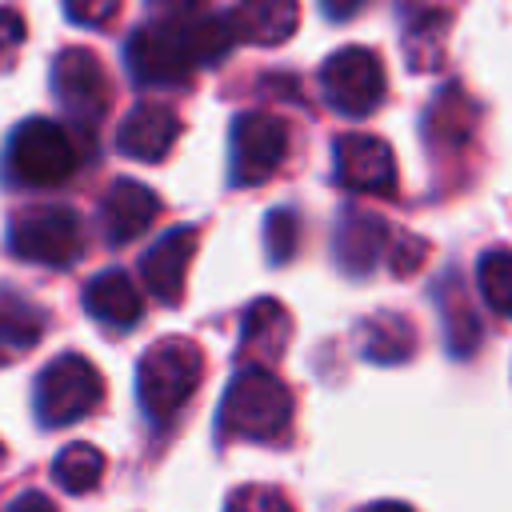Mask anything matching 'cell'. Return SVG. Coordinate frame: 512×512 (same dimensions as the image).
I'll list each match as a JSON object with an SVG mask.
<instances>
[{"label": "cell", "instance_id": "cell-1", "mask_svg": "<svg viewBox=\"0 0 512 512\" xmlns=\"http://www.w3.org/2000/svg\"><path fill=\"white\" fill-rule=\"evenodd\" d=\"M292 424V392L272 368H240L220 400V440H276Z\"/></svg>", "mask_w": 512, "mask_h": 512}, {"label": "cell", "instance_id": "cell-2", "mask_svg": "<svg viewBox=\"0 0 512 512\" xmlns=\"http://www.w3.org/2000/svg\"><path fill=\"white\" fill-rule=\"evenodd\" d=\"M204 380V352L188 336L156 340L136 364V396L152 424H168L200 388Z\"/></svg>", "mask_w": 512, "mask_h": 512}, {"label": "cell", "instance_id": "cell-3", "mask_svg": "<svg viewBox=\"0 0 512 512\" xmlns=\"http://www.w3.org/2000/svg\"><path fill=\"white\" fill-rule=\"evenodd\" d=\"M124 64L136 84H180L200 64L192 44V20H152L140 24L124 44Z\"/></svg>", "mask_w": 512, "mask_h": 512}, {"label": "cell", "instance_id": "cell-4", "mask_svg": "<svg viewBox=\"0 0 512 512\" xmlns=\"http://www.w3.org/2000/svg\"><path fill=\"white\" fill-rule=\"evenodd\" d=\"M76 164H80L76 144L56 120L32 116L8 140V172L28 188H56L72 180Z\"/></svg>", "mask_w": 512, "mask_h": 512}, {"label": "cell", "instance_id": "cell-5", "mask_svg": "<svg viewBox=\"0 0 512 512\" xmlns=\"http://www.w3.org/2000/svg\"><path fill=\"white\" fill-rule=\"evenodd\" d=\"M104 396V380L92 360L80 352H60L36 376V420L44 428H64L88 416Z\"/></svg>", "mask_w": 512, "mask_h": 512}, {"label": "cell", "instance_id": "cell-6", "mask_svg": "<svg viewBox=\"0 0 512 512\" xmlns=\"http://www.w3.org/2000/svg\"><path fill=\"white\" fill-rule=\"evenodd\" d=\"M80 216L64 204H32L12 216L8 248L28 264H52L64 268L80 256Z\"/></svg>", "mask_w": 512, "mask_h": 512}, {"label": "cell", "instance_id": "cell-7", "mask_svg": "<svg viewBox=\"0 0 512 512\" xmlns=\"http://www.w3.org/2000/svg\"><path fill=\"white\" fill-rule=\"evenodd\" d=\"M384 64L372 48H340L320 68V88L328 104L344 116H368L384 100Z\"/></svg>", "mask_w": 512, "mask_h": 512}, {"label": "cell", "instance_id": "cell-8", "mask_svg": "<svg viewBox=\"0 0 512 512\" xmlns=\"http://www.w3.org/2000/svg\"><path fill=\"white\" fill-rule=\"evenodd\" d=\"M288 156V128L268 112H244L232 124V184H264Z\"/></svg>", "mask_w": 512, "mask_h": 512}, {"label": "cell", "instance_id": "cell-9", "mask_svg": "<svg viewBox=\"0 0 512 512\" xmlns=\"http://www.w3.org/2000/svg\"><path fill=\"white\" fill-rule=\"evenodd\" d=\"M52 92L64 104V112L80 124H96L108 112V72L96 52L88 48H64L52 60Z\"/></svg>", "mask_w": 512, "mask_h": 512}, {"label": "cell", "instance_id": "cell-10", "mask_svg": "<svg viewBox=\"0 0 512 512\" xmlns=\"http://www.w3.org/2000/svg\"><path fill=\"white\" fill-rule=\"evenodd\" d=\"M332 160H336V180L352 192L388 196L396 188V156L388 140L372 132H344L332 144Z\"/></svg>", "mask_w": 512, "mask_h": 512}, {"label": "cell", "instance_id": "cell-11", "mask_svg": "<svg viewBox=\"0 0 512 512\" xmlns=\"http://www.w3.org/2000/svg\"><path fill=\"white\" fill-rule=\"evenodd\" d=\"M196 248H200V228H196V224H180V228L164 232V236L144 252V260H140V280H144V288H148L160 304H180Z\"/></svg>", "mask_w": 512, "mask_h": 512}, {"label": "cell", "instance_id": "cell-12", "mask_svg": "<svg viewBox=\"0 0 512 512\" xmlns=\"http://www.w3.org/2000/svg\"><path fill=\"white\" fill-rule=\"evenodd\" d=\"M176 132H180V120L172 108L156 104V100H140L116 128V148L132 160H164L168 148L176 144Z\"/></svg>", "mask_w": 512, "mask_h": 512}, {"label": "cell", "instance_id": "cell-13", "mask_svg": "<svg viewBox=\"0 0 512 512\" xmlns=\"http://www.w3.org/2000/svg\"><path fill=\"white\" fill-rule=\"evenodd\" d=\"M288 336H292L288 308L272 296L252 300L244 308V320H240V352L248 356L244 368H264V360H276L288 348Z\"/></svg>", "mask_w": 512, "mask_h": 512}, {"label": "cell", "instance_id": "cell-14", "mask_svg": "<svg viewBox=\"0 0 512 512\" xmlns=\"http://www.w3.org/2000/svg\"><path fill=\"white\" fill-rule=\"evenodd\" d=\"M160 216V200L148 184L140 180H116L104 196V228L112 236V244H128L136 240L152 220Z\"/></svg>", "mask_w": 512, "mask_h": 512}, {"label": "cell", "instance_id": "cell-15", "mask_svg": "<svg viewBox=\"0 0 512 512\" xmlns=\"http://www.w3.org/2000/svg\"><path fill=\"white\" fill-rule=\"evenodd\" d=\"M84 312L108 328H132L144 312V296L120 268H108L84 284Z\"/></svg>", "mask_w": 512, "mask_h": 512}, {"label": "cell", "instance_id": "cell-16", "mask_svg": "<svg viewBox=\"0 0 512 512\" xmlns=\"http://www.w3.org/2000/svg\"><path fill=\"white\" fill-rule=\"evenodd\" d=\"M228 20L236 28V40L284 44L300 24V0H240Z\"/></svg>", "mask_w": 512, "mask_h": 512}, {"label": "cell", "instance_id": "cell-17", "mask_svg": "<svg viewBox=\"0 0 512 512\" xmlns=\"http://www.w3.org/2000/svg\"><path fill=\"white\" fill-rule=\"evenodd\" d=\"M380 248H384V220L364 216V212H344V220L336 228V244H332L336 264L348 276H364V272H372Z\"/></svg>", "mask_w": 512, "mask_h": 512}, {"label": "cell", "instance_id": "cell-18", "mask_svg": "<svg viewBox=\"0 0 512 512\" xmlns=\"http://www.w3.org/2000/svg\"><path fill=\"white\" fill-rule=\"evenodd\" d=\"M356 336H360V352L376 364H396L416 352V328L408 324V316H392V312L368 316L356 328Z\"/></svg>", "mask_w": 512, "mask_h": 512}, {"label": "cell", "instance_id": "cell-19", "mask_svg": "<svg viewBox=\"0 0 512 512\" xmlns=\"http://www.w3.org/2000/svg\"><path fill=\"white\" fill-rule=\"evenodd\" d=\"M44 336V312L20 296H0V368L36 348Z\"/></svg>", "mask_w": 512, "mask_h": 512}, {"label": "cell", "instance_id": "cell-20", "mask_svg": "<svg viewBox=\"0 0 512 512\" xmlns=\"http://www.w3.org/2000/svg\"><path fill=\"white\" fill-rule=\"evenodd\" d=\"M52 476H56V484H60L64 492L84 496V492H92V488L100 484V476H104V452H100L96 444H84V440L64 444V448L56 452V460H52Z\"/></svg>", "mask_w": 512, "mask_h": 512}, {"label": "cell", "instance_id": "cell-21", "mask_svg": "<svg viewBox=\"0 0 512 512\" xmlns=\"http://www.w3.org/2000/svg\"><path fill=\"white\" fill-rule=\"evenodd\" d=\"M476 284H480L484 304L512 320V248L484 252L476 264Z\"/></svg>", "mask_w": 512, "mask_h": 512}, {"label": "cell", "instance_id": "cell-22", "mask_svg": "<svg viewBox=\"0 0 512 512\" xmlns=\"http://www.w3.org/2000/svg\"><path fill=\"white\" fill-rule=\"evenodd\" d=\"M468 124H472V104L456 88H448L436 100V108H428V116H424V128H428L432 144H460V140H468Z\"/></svg>", "mask_w": 512, "mask_h": 512}, {"label": "cell", "instance_id": "cell-23", "mask_svg": "<svg viewBox=\"0 0 512 512\" xmlns=\"http://www.w3.org/2000/svg\"><path fill=\"white\" fill-rule=\"evenodd\" d=\"M440 304H444V328H448V348H452V356H472V348L480 344V324H476L468 300L456 292L452 276L444 280Z\"/></svg>", "mask_w": 512, "mask_h": 512}, {"label": "cell", "instance_id": "cell-24", "mask_svg": "<svg viewBox=\"0 0 512 512\" xmlns=\"http://www.w3.org/2000/svg\"><path fill=\"white\" fill-rule=\"evenodd\" d=\"M224 512H296L292 500L280 492V488H268V484H244L228 496Z\"/></svg>", "mask_w": 512, "mask_h": 512}, {"label": "cell", "instance_id": "cell-25", "mask_svg": "<svg viewBox=\"0 0 512 512\" xmlns=\"http://www.w3.org/2000/svg\"><path fill=\"white\" fill-rule=\"evenodd\" d=\"M264 244H268V256L276 264L292 260V252H296V212L292 208L268 212V220H264Z\"/></svg>", "mask_w": 512, "mask_h": 512}, {"label": "cell", "instance_id": "cell-26", "mask_svg": "<svg viewBox=\"0 0 512 512\" xmlns=\"http://www.w3.org/2000/svg\"><path fill=\"white\" fill-rule=\"evenodd\" d=\"M64 12H68L72 24L96 28V24H108L120 12V0H64Z\"/></svg>", "mask_w": 512, "mask_h": 512}, {"label": "cell", "instance_id": "cell-27", "mask_svg": "<svg viewBox=\"0 0 512 512\" xmlns=\"http://www.w3.org/2000/svg\"><path fill=\"white\" fill-rule=\"evenodd\" d=\"M20 44H24V16L12 4H0V68L16 56Z\"/></svg>", "mask_w": 512, "mask_h": 512}, {"label": "cell", "instance_id": "cell-28", "mask_svg": "<svg viewBox=\"0 0 512 512\" xmlns=\"http://www.w3.org/2000/svg\"><path fill=\"white\" fill-rule=\"evenodd\" d=\"M424 252H428V244H424V240L404 236V240L396 244V256H392V272H396V276H412V272L420 268Z\"/></svg>", "mask_w": 512, "mask_h": 512}, {"label": "cell", "instance_id": "cell-29", "mask_svg": "<svg viewBox=\"0 0 512 512\" xmlns=\"http://www.w3.org/2000/svg\"><path fill=\"white\" fill-rule=\"evenodd\" d=\"M200 0H148V8L156 12V20H188V12Z\"/></svg>", "mask_w": 512, "mask_h": 512}, {"label": "cell", "instance_id": "cell-30", "mask_svg": "<svg viewBox=\"0 0 512 512\" xmlns=\"http://www.w3.org/2000/svg\"><path fill=\"white\" fill-rule=\"evenodd\" d=\"M8 512H56V504H52L44 492H20V496L8 504Z\"/></svg>", "mask_w": 512, "mask_h": 512}, {"label": "cell", "instance_id": "cell-31", "mask_svg": "<svg viewBox=\"0 0 512 512\" xmlns=\"http://www.w3.org/2000/svg\"><path fill=\"white\" fill-rule=\"evenodd\" d=\"M324 4V12L332 16V20H348L356 8H360V0H320Z\"/></svg>", "mask_w": 512, "mask_h": 512}, {"label": "cell", "instance_id": "cell-32", "mask_svg": "<svg viewBox=\"0 0 512 512\" xmlns=\"http://www.w3.org/2000/svg\"><path fill=\"white\" fill-rule=\"evenodd\" d=\"M360 512H412V508L400 504V500H380V504H368V508H360Z\"/></svg>", "mask_w": 512, "mask_h": 512}, {"label": "cell", "instance_id": "cell-33", "mask_svg": "<svg viewBox=\"0 0 512 512\" xmlns=\"http://www.w3.org/2000/svg\"><path fill=\"white\" fill-rule=\"evenodd\" d=\"M0 456H4V452H0Z\"/></svg>", "mask_w": 512, "mask_h": 512}]
</instances>
